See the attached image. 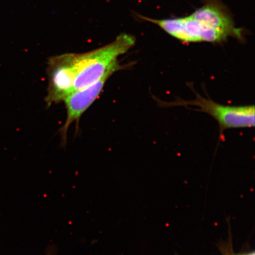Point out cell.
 <instances>
[{"mask_svg":"<svg viewBox=\"0 0 255 255\" xmlns=\"http://www.w3.org/2000/svg\"><path fill=\"white\" fill-rule=\"evenodd\" d=\"M255 255V254L254 253H253L246 254V255Z\"/></svg>","mask_w":255,"mask_h":255,"instance_id":"8992f818","label":"cell"},{"mask_svg":"<svg viewBox=\"0 0 255 255\" xmlns=\"http://www.w3.org/2000/svg\"><path fill=\"white\" fill-rule=\"evenodd\" d=\"M157 25L184 43H222L229 37L242 40L243 33L219 0H205L202 7L183 17L154 19L140 16Z\"/></svg>","mask_w":255,"mask_h":255,"instance_id":"6da1fadb","label":"cell"},{"mask_svg":"<svg viewBox=\"0 0 255 255\" xmlns=\"http://www.w3.org/2000/svg\"><path fill=\"white\" fill-rule=\"evenodd\" d=\"M48 85L45 98L47 106L63 102L74 91L76 77L74 53L50 57L47 62Z\"/></svg>","mask_w":255,"mask_h":255,"instance_id":"277c9868","label":"cell"},{"mask_svg":"<svg viewBox=\"0 0 255 255\" xmlns=\"http://www.w3.org/2000/svg\"><path fill=\"white\" fill-rule=\"evenodd\" d=\"M135 38L122 33L113 42L90 52L74 53L76 77L74 91L94 84L112 69L123 70L119 57L127 53L135 45Z\"/></svg>","mask_w":255,"mask_h":255,"instance_id":"7a4b0ae2","label":"cell"},{"mask_svg":"<svg viewBox=\"0 0 255 255\" xmlns=\"http://www.w3.org/2000/svg\"><path fill=\"white\" fill-rule=\"evenodd\" d=\"M164 106H193L199 108V111L208 114L219 124L221 133L226 129L243 128L255 126V106H228L196 94L195 100L191 101L177 100L172 103H163Z\"/></svg>","mask_w":255,"mask_h":255,"instance_id":"3957f363","label":"cell"},{"mask_svg":"<svg viewBox=\"0 0 255 255\" xmlns=\"http://www.w3.org/2000/svg\"><path fill=\"white\" fill-rule=\"evenodd\" d=\"M120 71L118 69L111 70L94 84L72 92L65 99L63 102L66 110V120L60 129L63 142L67 140L70 126L75 122L79 124L83 114L92 106L103 92L108 80L114 73Z\"/></svg>","mask_w":255,"mask_h":255,"instance_id":"5b68a950","label":"cell"}]
</instances>
